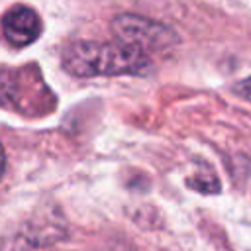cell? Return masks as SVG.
<instances>
[{"label": "cell", "mask_w": 251, "mask_h": 251, "mask_svg": "<svg viewBox=\"0 0 251 251\" xmlns=\"http://www.w3.org/2000/svg\"><path fill=\"white\" fill-rule=\"evenodd\" d=\"M4 169H6V153H4V147L0 143V178L4 176Z\"/></svg>", "instance_id": "cell-6"}, {"label": "cell", "mask_w": 251, "mask_h": 251, "mask_svg": "<svg viewBox=\"0 0 251 251\" xmlns=\"http://www.w3.org/2000/svg\"><path fill=\"white\" fill-rule=\"evenodd\" d=\"M149 67L147 53L122 41H75L63 51V69L80 78L141 75Z\"/></svg>", "instance_id": "cell-1"}, {"label": "cell", "mask_w": 251, "mask_h": 251, "mask_svg": "<svg viewBox=\"0 0 251 251\" xmlns=\"http://www.w3.org/2000/svg\"><path fill=\"white\" fill-rule=\"evenodd\" d=\"M233 92H235L239 98H243V100L251 102V76H247V78L239 80V82L233 86Z\"/></svg>", "instance_id": "cell-5"}, {"label": "cell", "mask_w": 251, "mask_h": 251, "mask_svg": "<svg viewBox=\"0 0 251 251\" xmlns=\"http://www.w3.org/2000/svg\"><path fill=\"white\" fill-rule=\"evenodd\" d=\"M186 184L192 186L194 190L198 192H206V194H214V192H220V180L218 176L206 169V171H198L196 175H192L190 178H186Z\"/></svg>", "instance_id": "cell-4"}, {"label": "cell", "mask_w": 251, "mask_h": 251, "mask_svg": "<svg viewBox=\"0 0 251 251\" xmlns=\"http://www.w3.org/2000/svg\"><path fill=\"white\" fill-rule=\"evenodd\" d=\"M112 31L118 37V41L131 45L143 53L167 51L178 43V37L171 27L135 14L116 16L112 20Z\"/></svg>", "instance_id": "cell-2"}, {"label": "cell", "mask_w": 251, "mask_h": 251, "mask_svg": "<svg viewBox=\"0 0 251 251\" xmlns=\"http://www.w3.org/2000/svg\"><path fill=\"white\" fill-rule=\"evenodd\" d=\"M2 31L10 45L25 47L41 33V20L29 6H14L2 18Z\"/></svg>", "instance_id": "cell-3"}]
</instances>
